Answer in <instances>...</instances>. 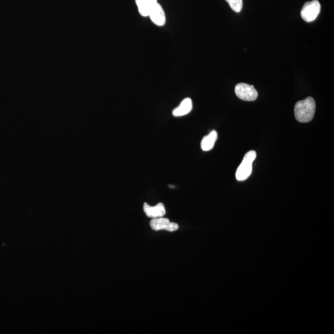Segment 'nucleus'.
<instances>
[{"label": "nucleus", "mask_w": 334, "mask_h": 334, "mask_svg": "<svg viewBox=\"0 0 334 334\" xmlns=\"http://www.w3.org/2000/svg\"><path fill=\"white\" fill-rule=\"evenodd\" d=\"M235 91L239 99L245 101H254L258 96V93L254 86L246 83L237 84Z\"/></svg>", "instance_id": "4"}, {"label": "nucleus", "mask_w": 334, "mask_h": 334, "mask_svg": "<svg viewBox=\"0 0 334 334\" xmlns=\"http://www.w3.org/2000/svg\"><path fill=\"white\" fill-rule=\"evenodd\" d=\"M148 17H150L152 22L157 26H163L165 24L166 16L165 11L159 4L154 6L149 13Z\"/></svg>", "instance_id": "6"}, {"label": "nucleus", "mask_w": 334, "mask_h": 334, "mask_svg": "<svg viewBox=\"0 0 334 334\" xmlns=\"http://www.w3.org/2000/svg\"><path fill=\"white\" fill-rule=\"evenodd\" d=\"M135 2L139 14L144 17H148L152 9L157 4V0H135Z\"/></svg>", "instance_id": "9"}, {"label": "nucleus", "mask_w": 334, "mask_h": 334, "mask_svg": "<svg viewBox=\"0 0 334 334\" xmlns=\"http://www.w3.org/2000/svg\"><path fill=\"white\" fill-rule=\"evenodd\" d=\"M256 157V152L251 151L245 155L236 172V178L240 181L247 180L253 171V163Z\"/></svg>", "instance_id": "2"}, {"label": "nucleus", "mask_w": 334, "mask_h": 334, "mask_svg": "<svg viewBox=\"0 0 334 334\" xmlns=\"http://www.w3.org/2000/svg\"><path fill=\"white\" fill-rule=\"evenodd\" d=\"M218 137V133L215 130L211 131L208 135L204 137L201 144V149H203V151L206 152L212 150Z\"/></svg>", "instance_id": "10"}, {"label": "nucleus", "mask_w": 334, "mask_h": 334, "mask_svg": "<svg viewBox=\"0 0 334 334\" xmlns=\"http://www.w3.org/2000/svg\"><path fill=\"white\" fill-rule=\"evenodd\" d=\"M150 226L152 229L155 231L164 230L171 232L177 230L179 228L176 223L170 221L169 219L163 218L152 219L150 222Z\"/></svg>", "instance_id": "5"}, {"label": "nucleus", "mask_w": 334, "mask_h": 334, "mask_svg": "<svg viewBox=\"0 0 334 334\" xmlns=\"http://www.w3.org/2000/svg\"><path fill=\"white\" fill-rule=\"evenodd\" d=\"M315 110V99L312 97H309L303 101L297 102L295 104L294 108L295 118L299 122H309L314 118Z\"/></svg>", "instance_id": "1"}, {"label": "nucleus", "mask_w": 334, "mask_h": 334, "mask_svg": "<svg viewBox=\"0 0 334 334\" xmlns=\"http://www.w3.org/2000/svg\"><path fill=\"white\" fill-rule=\"evenodd\" d=\"M193 109V102L190 98H186L181 102L179 106L173 111V115L175 117L183 116L190 113Z\"/></svg>", "instance_id": "8"}, {"label": "nucleus", "mask_w": 334, "mask_h": 334, "mask_svg": "<svg viewBox=\"0 0 334 334\" xmlns=\"http://www.w3.org/2000/svg\"><path fill=\"white\" fill-rule=\"evenodd\" d=\"M146 215L149 218L156 219L163 218L165 215L166 210L163 203H159L155 206H151L148 203H145L143 207Z\"/></svg>", "instance_id": "7"}, {"label": "nucleus", "mask_w": 334, "mask_h": 334, "mask_svg": "<svg viewBox=\"0 0 334 334\" xmlns=\"http://www.w3.org/2000/svg\"><path fill=\"white\" fill-rule=\"evenodd\" d=\"M234 11L240 13L243 8V0H226Z\"/></svg>", "instance_id": "11"}, {"label": "nucleus", "mask_w": 334, "mask_h": 334, "mask_svg": "<svg viewBox=\"0 0 334 334\" xmlns=\"http://www.w3.org/2000/svg\"><path fill=\"white\" fill-rule=\"evenodd\" d=\"M321 11V5L318 0L305 3L301 11V16L307 22L314 21Z\"/></svg>", "instance_id": "3"}]
</instances>
